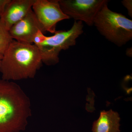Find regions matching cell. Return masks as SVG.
Returning <instances> with one entry per match:
<instances>
[{
    "instance_id": "5bb4252c",
    "label": "cell",
    "mask_w": 132,
    "mask_h": 132,
    "mask_svg": "<svg viewBox=\"0 0 132 132\" xmlns=\"http://www.w3.org/2000/svg\"><path fill=\"white\" fill-rule=\"evenodd\" d=\"M2 55H0V65H1V62L2 59Z\"/></svg>"
},
{
    "instance_id": "30bf717a",
    "label": "cell",
    "mask_w": 132,
    "mask_h": 132,
    "mask_svg": "<svg viewBox=\"0 0 132 132\" xmlns=\"http://www.w3.org/2000/svg\"><path fill=\"white\" fill-rule=\"evenodd\" d=\"M13 40L9 31L0 19V55H4Z\"/></svg>"
},
{
    "instance_id": "6da1fadb",
    "label": "cell",
    "mask_w": 132,
    "mask_h": 132,
    "mask_svg": "<svg viewBox=\"0 0 132 132\" xmlns=\"http://www.w3.org/2000/svg\"><path fill=\"white\" fill-rule=\"evenodd\" d=\"M31 115L30 99L21 87L0 78V132L25 131Z\"/></svg>"
},
{
    "instance_id": "7a4b0ae2",
    "label": "cell",
    "mask_w": 132,
    "mask_h": 132,
    "mask_svg": "<svg viewBox=\"0 0 132 132\" xmlns=\"http://www.w3.org/2000/svg\"><path fill=\"white\" fill-rule=\"evenodd\" d=\"M42 64L40 53L35 45L14 40L2 56L1 78L13 81L33 79Z\"/></svg>"
},
{
    "instance_id": "9c48e42d",
    "label": "cell",
    "mask_w": 132,
    "mask_h": 132,
    "mask_svg": "<svg viewBox=\"0 0 132 132\" xmlns=\"http://www.w3.org/2000/svg\"><path fill=\"white\" fill-rule=\"evenodd\" d=\"M120 118L117 112L109 110L101 112L100 117L93 124V132H120Z\"/></svg>"
},
{
    "instance_id": "8992f818",
    "label": "cell",
    "mask_w": 132,
    "mask_h": 132,
    "mask_svg": "<svg viewBox=\"0 0 132 132\" xmlns=\"http://www.w3.org/2000/svg\"><path fill=\"white\" fill-rule=\"evenodd\" d=\"M32 10L44 34H54L58 22L70 19L62 12L59 0H35Z\"/></svg>"
},
{
    "instance_id": "8fae6325",
    "label": "cell",
    "mask_w": 132,
    "mask_h": 132,
    "mask_svg": "<svg viewBox=\"0 0 132 132\" xmlns=\"http://www.w3.org/2000/svg\"><path fill=\"white\" fill-rule=\"evenodd\" d=\"M123 6L127 9L128 14L132 17V0H123L121 1Z\"/></svg>"
},
{
    "instance_id": "ba28073f",
    "label": "cell",
    "mask_w": 132,
    "mask_h": 132,
    "mask_svg": "<svg viewBox=\"0 0 132 132\" xmlns=\"http://www.w3.org/2000/svg\"><path fill=\"white\" fill-rule=\"evenodd\" d=\"M35 0H10L0 19L9 31L31 9Z\"/></svg>"
},
{
    "instance_id": "5b68a950",
    "label": "cell",
    "mask_w": 132,
    "mask_h": 132,
    "mask_svg": "<svg viewBox=\"0 0 132 132\" xmlns=\"http://www.w3.org/2000/svg\"><path fill=\"white\" fill-rule=\"evenodd\" d=\"M60 7L70 19L84 22L87 26L94 25L96 15L108 0H59Z\"/></svg>"
},
{
    "instance_id": "3957f363",
    "label": "cell",
    "mask_w": 132,
    "mask_h": 132,
    "mask_svg": "<svg viewBox=\"0 0 132 132\" xmlns=\"http://www.w3.org/2000/svg\"><path fill=\"white\" fill-rule=\"evenodd\" d=\"M83 26L82 22L75 20L70 29L56 31L52 36H46L39 31L34 38L33 43L38 48L43 63L48 66L57 64L60 52L75 46L77 38L83 32Z\"/></svg>"
},
{
    "instance_id": "277c9868",
    "label": "cell",
    "mask_w": 132,
    "mask_h": 132,
    "mask_svg": "<svg viewBox=\"0 0 132 132\" xmlns=\"http://www.w3.org/2000/svg\"><path fill=\"white\" fill-rule=\"evenodd\" d=\"M108 5H104L98 13L94 25L108 40L122 46L132 39V20L112 11Z\"/></svg>"
},
{
    "instance_id": "4fadbf2b",
    "label": "cell",
    "mask_w": 132,
    "mask_h": 132,
    "mask_svg": "<svg viewBox=\"0 0 132 132\" xmlns=\"http://www.w3.org/2000/svg\"><path fill=\"white\" fill-rule=\"evenodd\" d=\"M126 54L129 57H131V55L132 56V49L131 48H128L127 49L126 51Z\"/></svg>"
},
{
    "instance_id": "52a82bcc",
    "label": "cell",
    "mask_w": 132,
    "mask_h": 132,
    "mask_svg": "<svg viewBox=\"0 0 132 132\" xmlns=\"http://www.w3.org/2000/svg\"><path fill=\"white\" fill-rule=\"evenodd\" d=\"M39 31L43 33L41 26L31 9L24 18L12 26L9 32L14 40L32 44L34 38Z\"/></svg>"
},
{
    "instance_id": "7c38bea8",
    "label": "cell",
    "mask_w": 132,
    "mask_h": 132,
    "mask_svg": "<svg viewBox=\"0 0 132 132\" xmlns=\"http://www.w3.org/2000/svg\"><path fill=\"white\" fill-rule=\"evenodd\" d=\"M10 0H0V18L2 16L5 8Z\"/></svg>"
}]
</instances>
